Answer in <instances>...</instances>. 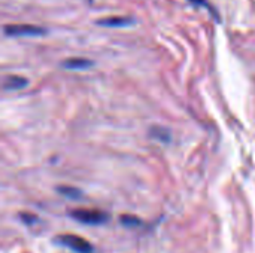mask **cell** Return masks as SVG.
Returning <instances> with one entry per match:
<instances>
[{
  "label": "cell",
  "mask_w": 255,
  "mask_h": 253,
  "mask_svg": "<svg viewBox=\"0 0 255 253\" xmlns=\"http://www.w3.org/2000/svg\"><path fill=\"white\" fill-rule=\"evenodd\" d=\"M70 218H73L75 221L85 224V225H103L108 221L106 213L100 212V210H88V209H75L72 212H69Z\"/></svg>",
  "instance_id": "obj_1"
},
{
  "label": "cell",
  "mask_w": 255,
  "mask_h": 253,
  "mask_svg": "<svg viewBox=\"0 0 255 253\" xmlns=\"http://www.w3.org/2000/svg\"><path fill=\"white\" fill-rule=\"evenodd\" d=\"M4 34L12 37H36L46 34V30L31 24H9L4 25Z\"/></svg>",
  "instance_id": "obj_2"
},
{
  "label": "cell",
  "mask_w": 255,
  "mask_h": 253,
  "mask_svg": "<svg viewBox=\"0 0 255 253\" xmlns=\"http://www.w3.org/2000/svg\"><path fill=\"white\" fill-rule=\"evenodd\" d=\"M55 243L73 251L75 253H93V246L91 243H88L85 239L78 237V236H72V234H63L55 237Z\"/></svg>",
  "instance_id": "obj_3"
},
{
  "label": "cell",
  "mask_w": 255,
  "mask_h": 253,
  "mask_svg": "<svg viewBox=\"0 0 255 253\" xmlns=\"http://www.w3.org/2000/svg\"><path fill=\"white\" fill-rule=\"evenodd\" d=\"M97 24L103 27H128L134 24V21L133 18H128V16H109V18L99 19Z\"/></svg>",
  "instance_id": "obj_4"
},
{
  "label": "cell",
  "mask_w": 255,
  "mask_h": 253,
  "mask_svg": "<svg viewBox=\"0 0 255 253\" xmlns=\"http://www.w3.org/2000/svg\"><path fill=\"white\" fill-rule=\"evenodd\" d=\"M28 81L25 78L16 76V75H10V76H4L3 79V88L6 91H18L22 89L24 86H27Z\"/></svg>",
  "instance_id": "obj_5"
},
{
  "label": "cell",
  "mask_w": 255,
  "mask_h": 253,
  "mask_svg": "<svg viewBox=\"0 0 255 253\" xmlns=\"http://www.w3.org/2000/svg\"><path fill=\"white\" fill-rule=\"evenodd\" d=\"M63 67L67 70H87L93 67V61L87 58H69L63 61Z\"/></svg>",
  "instance_id": "obj_6"
},
{
  "label": "cell",
  "mask_w": 255,
  "mask_h": 253,
  "mask_svg": "<svg viewBox=\"0 0 255 253\" xmlns=\"http://www.w3.org/2000/svg\"><path fill=\"white\" fill-rule=\"evenodd\" d=\"M57 191L61 195H64V197H67L70 200H81L82 198V192L78 188H73V186H58Z\"/></svg>",
  "instance_id": "obj_7"
},
{
  "label": "cell",
  "mask_w": 255,
  "mask_h": 253,
  "mask_svg": "<svg viewBox=\"0 0 255 253\" xmlns=\"http://www.w3.org/2000/svg\"><path fill=\"white\" fill-rule=\"evenodd\" d=\"M151 131H152V136H154V137L160 139V140H161V142H164V143H167V142L170 140L169 131H167L166 128H160V127H155V128H152Z\"/></svg>",
  "instance_id": "obj_8"
},
{
  "label": "cell",
  "mask_w": 255,
  "mask_h": 253,
  "mask_svg": "<svg viewBox=\"0 0 255 253\" xmlns=\"http://www.w3.org/2000/svg\"><path fill=\"white\" fill-rule=\"evenodd\" d=\"M121 224H123L124 227H127V228H133V227H136V225H140V221H139L137 218H134V216L126 215V216L121 218Z\"/></svg>",
  "instance_id": "obj_9"
},
{
  "label": "cell",
  "mask_w": 255,
  "mask_h": 253,
  "mask_svg": "<svg viewBox=\"0 0 255 253\" xmlns=\"http://www.w3.org/2000/svg\"><path fill=\"white\" fill-rule=\"evenodd\" d=\"M190 1H193L194 4H200V6H205V7H206V9H208V10H209V12H211V13H212V15H214L215 18H220V16H218V13H217V10H214V9H212V6H211V4H209V3H208L206 0H190Z\"/></svg>",
  "instance_id": "obj_10"
},
{
  "label": "cell",
  "mask_w": 255,
  "mask_h": 253,
  "mask_svg": "<svg viewBox=\"0 0 255 253\" xmlns=\"http://www.w3.org/2000/svg\"><path fill=\"white\" fill-rule=\"evenodd\" d=\"M28 216H30V215H22V221H25V222H28V224H30L31 221H33V222L36 221V218H34V216H33V218H28Z\"/></svg>",
  "instance_id": "obj_11"
}]
</instances>
